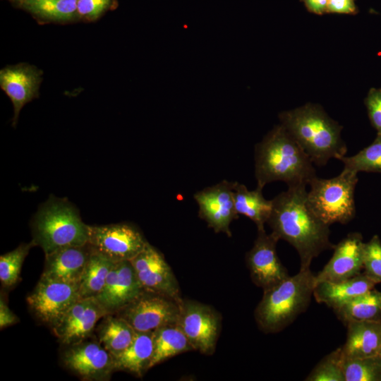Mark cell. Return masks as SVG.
Instances as JSON below:
<instances>
[{
	"mask_svg": "<svg viewBox=\"0 0 381 381\" xmlns=\"http://www.w3.org/2000/svg\"><path fill=\"white\" fill-rule=\"evenodd\" d=\"M345 358L341 348L326 355L310 371L306 381H344Z\"/></svg>",
	"mask_w": 381,
	"mask_h": 381,
	"instance_id": "1f68e13d",
	"label": "cell"
},
{
	"mask_svg": "<svg viewBox=\"0 0 381 381\" xmlns=\"http://www.w3.org/2000/svg\"><path fill=\"white\" fill-rule=\"evenodd\" d=\"M315 284V274L305 269L263 291L254 313L259 329L277 333L291 324L309 306Z\"/></svg>",
	"mask_w": 381,
	"mask_h": 381,
	"instance_id": "277c9868",
	"label": "cell"
},
{
	"mask_svg": "<svg viewBox=\"0 0 381 381\" xmlns=\"http://www.w3.org/2000/svg\"><path fill=\"white\" fill-rule=\"evenodd\" d=\"M111 0H77L78 13L87 18H97L110 5Z\"/></svg>",
	"mask_w": 381,
	"mask_h": 381,
	"instance_id": "e575fe53",
	"label": "cell"
},
{
	"mask_svg": "<svg viewBox=\"0 0 381 381\" xmlns=\"http://www.w3.org/2000/svg\"><path fill=\"white\" fill-rule=\"evenodd\" d=\"M254 156L257 186L262 188L277 181L308 186L317 176L310 157L281 124L255 145Z\"/></svg>",
	"mask_w": 381,
	"mask_h": 381,
	"instance_id": "7a4b0ae2",
	"label": "cell"
},
{
	"mask_svg": "<svg viewBox=\"0 0 381 381\" xmlns=\"http://www.w3.org/2000/svg\"><path fill=\"white\" fill-rule=\"evenodd\" d=\"M262 189L257 186L255 190H250L245 185L236 181L234 187V200L237 213L252 220L258 229H265L272 206V200H267L263 196Z\"/></svg>",
	"mask_w": 381,
	"mask_h": 381,
	"instance_id": "603a6c76",
	"label": "cell"
},
{
	"mask_svg": "<svg viewBox=\"0 0 381 381\" xmlns=\"http://www.w3.org/2000/svg\"><path fill=\"white\" fill-rule=\"evenodd\" d=\"M339 160L344 164V171L356 174L360 171L381 174V134H377L370 145L356 155L344 156Z\"/></svg>",
	"mask_w": 381,
	"mask_h": 381,
	"instance_id": "f1b7e54d",
	"label": "cell"
},
{
	"mask_svg": "<svg viewBox=\"0 0 381 381\" xmlns=\"http://www.w3.org/2000/svg\"><path fill=\"white\" fill-rule=\"evenodd\" d=\"M178 325L193 350L206 355L213 353L219 334L220 317L210 306L183 299Z\"/></svg>",
	"mask_w": 381,
	"mask_h": 381,
	"instance_id": "30bf717a",
	"label": "cell"
},
{
	"mask_svg": "<svg viewBox=\"0 0 381 381\" xmlns=\"http://www.w3.org/2000/svg\"><path fill=\"white\" fill-rule=\"evenodd\" d=\"M21 3L30 13L51 20H69L78 12L77 0H21Z\"/></svg>",
	"mask_w": 381,
	"mask_h": 381,
	"instance_id": "83f0119b",
	"label": "cell"
},
{
	"mask_svg": "<svg viewBox=\"0 0 381 381\" xmlns=\"http://www.w3.org/2000/svg\"><path fill=\"white\" fill-rule=\"evenodd\" d=\"M32 231V241L47 255L64 247L87 244L89 225L71 202L51 196L35 214Z\"/></svg>",
	"mask_w": 381,
	"mask_h": 381,
	"instance_id": "5b68a950",
	"label": "cell"
},
{
	"mask_svg": "<svg viewBox=\"0 0 381 381\" xmlns=\"http://www.w3.org/2000/svg\"><path fill=\"white\" fill-rule=\"evenodd\" d=\"M153 351V331L137 332L132 343L114 357L116 370L126 371L141 377L150 369Z\"/></svg>",
	"mask_w": 381,
	"mask_h": 381,
	"instance_id": "7402d4cb",
	"label": "cell"
},
{
	"mask_svg": "<svg viewBox=\"0 0 381 381\" xmlns=\"http://www.w3.org/2000/svg\"><path fill=\"white\" fill-rule=\"evenodd\" d=\"M235 181L223 180L219 183L207 187L194 195L200 219L216 233L222 232L231 236L230 224L238 218L234 200Z\"/></svg>",
	"mask_w": 381,
	"mask_h": 381,
	"instance_id": "5bb4252c",
	"label": "cell"
},
{
	"mask_svg": "<svg viewBox=\"0 0 381 381\" xmlns=\"http://www.w3.org/2000/svg\"><path fill=\"white\" fill-rule=\"evenodd\" d=\"M346 326V339L341 346L345 359L380 355L381 321H354Z\"/></svg>",
	"mask_w": 381,
	"mask_h": 381,
	"instance_id": "44dd1931",
	"label": "cell"
},
{
	"mask_svg": "<svg viewBox=\"0 0 381 381\" xmlns=\"http://www.w3.org/2000/svg\"><path fill=\"white\" fill-rule=\"evenodd\" d=\"M344 381H381V356L345 359Z\"/></svg>",
	"mask_w": 381,
	"mask_h": 381,
	"instance_id": "f546056e",
	"label": "cell"
},
{
	"mask_svg": "<svg viewBox=\"0 0 381 381\" xmlns=\"http://www.w3.org/2000/svg\"><path fill=\"white\" fill-rule=\"evenodd\" d=\"M107 314L95 297L80 298L52 330L63 345L71 346L92 337L97 322Z\"/></svg>",
	"mask_w": 381,
	"mask_h": 381,
	"instance_id": "9a60e30c",
	"label": "cell"
},
{
	"mask_svg": "<svg viewBox=\"0 0 381 381\" xmlns=\"http://www.w3.org/2000/svg\"><path fill=\"white\" fill-rule=\"evenodd\" d=\"M334 312L345 325L354 321H381V291L373 288Z\"/></svg>",
	"mask_w": 381,
	"mask_h": 381,
	"instance_id": "484cf974",
	"label": "cell"
},
{
	"mask_svg": "<svg viewBox=\"0 0 381 381\" xmlns=\"http://www.w3.org/2000/svg\"><path fill=\"white\" fill-rule=\"evenodd\" d=\"M35 243L32 240L0 257V281L2 286L11 287L19 280L21 267L30 250Z\"/></svg>",
	"mask_w": 381,
	"mask_h": 381,
	"instance_id": "4dcf8cb0",
	"label": "cell"
},
{
	"mask_svg": "<svg viewBox=\"0 0 381 381\" xmlns=\"http://www.w3.org/2000/svg\"><path fill=\"white\" fill-rule=\"evenodd\" d=\"M114 264V262L92 250L79 282L80 298L96 297L102 291Z\"/></svg>",
	"mask_w": 381,
	"mask_h": 381,
	"instance_id": "4316f807",
	"label": "cell"
},
{
	"mask_svg": "<svg viewBox=\"0 0 381 381\" xmlns=\"http://www.w3.org/2000/svg\"><path fill=\"white\" fill-rule=\"evenodd\" d=\"M358 174L342 170L331 179H313L307 190V202L314 214L330 226L346 224L356 215L354 193Z\"/></svg>",
	"mask_w": 381,
	"mask_h": 381,
	"instance_id": "8992f818",
	"label": "cell"
},
{
	"mask_svg": "<svg viewBox=\"0 0 381 381\" xmlns=\"http://www.w3.org/2000/svg\"><path fill=\"white\" fill-rule=\"evenodd\" d=\"M364 245L361 233L348 234L334 246L332 256L315 275L316 284L341 281L361 274L363 270Z\"/></svg>",
	"mask_w": 381,
	"mask_h": 381,
	"instance_id": "2e32d148",
	"label": "cell"
},
{
	"mask_svg": "<svg viewBox=\"0 0 381 381\" xmlns=\"http://www.w3.org/2000/svg\"><path fill=\"white\" fill-rule=\"evenodd\" d=\"M80 298L79 284L40 277L27 302L35 316L52 329Z\"/></svg>",
	"mask_w": 381,
	"mask_h": 381,
	"instance_id": "9c48e42d",
	"label": "cell"
},
{
	"mask_svg": "<svg viewBox=\"0 0 381 381\" xmlns=\"http://www.w3.org/2000/svg\"><path fill=\"white\" fill-rule=\"evenodd\" d=\"M40 81V72L28 65L19 64L1 70V87L13 105V126H16L23 107L37 97Z\"/></svg>",
	"mask_w": 381,
	"mask_h": 381,
	"instance_id": "d6986e66",
	"label": "cell"
},
{
	"mask_svg": "<svg viewBox=\"0 0 381 381\" xmlns=\"http://www.w3.org/2000/svg\"><path fill=\"white\" fill-rule=\"evenodd\" d=\"M91 253L87 243L83 246L64 247L45 255L41 278L79 284Z\"/></svg>",
	"mask_w": 381,
	"mask_h": 381,
	"instance_id": "ac0fdd59",
	"label": "cell"
},
{
	"mask_svg": "<svg viewBox=\"0 0 381 381\" xmlns=\"http://www.w3.org/2000/svg\"><path fill=\"white\" fill-rule=\"evenodd\" d=\"M375 283L364 272L337 282H322L315 284L313 297L334 310L373 289Z\"/></svg>",
	"mask_w": 381,
	"mask_h": 381,
	"instance_id": "ffe728a7",
	"label": "cell"
},
{
	"mask_svg": "<svg viewBox=\"0 0 381 381\" xmlns=\"http://www.w3.org/2000/svg\"><path fill=\"white\" fill-rule=\"evenodd\" d=\"M278 241L273 234H267L265 229H258L253 246L246 255L251 279L263 291L290 276L277 255Z\"/></svg>",
	"mask_w": 381,
	"mask_h": 381,
	"instance_id": "7c38bea8",
	"label": "cell"
},
{
	"mask_svg": "<svg viewBox=\"0 0 381 381\" xmlns=\"http://www.w3.org/2000/svg\"><path fill=\"white\" fill-rule=\"evenodd\" d=\"M306 186H288L272 199V211L267 222L272 234L296 249L300 270L310 269L315 258L335 246L329 239V226L318 218L308 205Z\"/></svg>",
	"mask_w": 381,
	"mask_h": 381,
	"instance_id": "6da1fadb",
	"label": "cell"
},
{
	"mask_svg": "<svg viewBox=\"0 0 381 381\" xmlns=\"http://www.w3.org/2000/svg\"><path fill=\"white\" fill-rule=\"evenodd\" d=\"M363 270V272L376 284L381 283V241L377 235H374L365 243Z\"/></svg>",
	"mask_w": 381,
	"mask_h": 381,
	"instance_id": "d6a6232c",
	"label": "cell"
},
{
	"mask_svg": "<svg viewBox=\"0 0 381 381\" xmlns=\"http://www.w3.org/2000/svg\"><path fill=\"white\" fill-rule=\"evenodd\" d=\"M380 356H381V351H380Z\"/></svg>",
	"mask_w": 381,
	"mask_h": 381,
	"instance_id": "f35d334b",
	"label": "cell"
},
{
	"mask_svg": "<svg viewBox=\"0 0 381 381\" xmlns=\"http://www.w3.org/2000/svg\"><path fill=\"white\" fill-rule=\"evenodd\" d=\"M181 302L144 291L114 314L124 319L136 332H150L163 326L178 324Z\"/></svg>",
	"mask_w": 381,
	"mask_h": 381,
	"instance_id": "52a82bcc",
	"label": "cell"
},
{
	"mask_svg": "<svg viewBox=\"0 0 381 381\" xmlns=\"http://www.w3.org/2000/svg\"><path fill=\"white\" fill-rule=\"evenodd\" d=\"M136 332L129 323L116 314L105 315L96 329L97 340L114 358L132 343Z\"/></svg>",
	"mask_w": 381,
	"mask_h": 381,
	"instance_id": "cb8c5ba5",
	"label": "cell"
},
{
	"mask_svg": "<svg viewBox=\"0 0 381 381\" xmlns=\"http://www.w3.org/2000/svg\"><path fill=\"white\" fill-rule=\"evenodd\" d=\"M368 117L377 134H381V88L372 87L365 99Z\"/></svg>",
	"mask_w": 381,
	"mask_h": 381,
	"instance_id": "836d02e7",
	"label": "cell"
},
{
	"mask_svg": "<svg viewBox=\"0 0 381 381\" xmlns=\"http://www.w3.org/2000/svg\"><path fill=\"white\" fill-rule=\"evenodd\" d=\"M144 291L130 260L114 262L104 286L95 297L109 314H114Z\"/></svg>",
	"mask_w": 381,
	"mask_h": 381,
	"instance_id": "e0dca14e",
	"label": "cell"
},
{
	"mask_svg": "<svg viewBox=\"0 0 381 381\" xmlns=\"http://www.w3.org/2000/svg\"><path fill=\"white\" fill-rule=\"evenodd\" d=\"M90 338L68 346L62 362L83 380H109L116 371L114 358L98 340Z\"/></svg>",
	"mask_w": 381,
	"mask_h": 381,
	"instance_id": "8fae6325",
	"label": "cell"
},
{
	"mask_svg": "<svg viewBox=\"0 0 381 381\" xmlns=\"http://www.w3.org/2000/svg\"><path fill=\"white\" fill-rule=\"evenodd\" d=\"M327 10L338 13H353L356 6L353 0H328Z\"/></svg>",
	"mask_w": 381,
	"mask_h": 381,
	"instance_id": "d590c367",
	"label": "cell"
},
{
	"mask_svg": "<svg viewBox=\"0 0 381 381\" xmlns=\"http://www.w3.org/2000/svg\"><path fill=\"white\" fill-rule=\"evenodd\" d=\"M153 334L154 351L150 368L176 355L193 350L178 324L161 327Z\"/></svg>",
	"mask_w": 381,
	"mask_h": 381,
	"instance_id": "d4e9b609",
	"label": "cell"
},
{
	"mask_svg": "<svg viewBox=\"0 0 381 381\" xmlns=\"http://www.w3.org/2000/svg\"><path fill=\"white\" fill-rule=\"evenodd\" d=\"M308 9L317 14H322L327 10L328 0H304Z\"/></svg>",
	"mask_w": 381,
	"mask_h": 381,
	"instance_id": "74e56055",
	"label": "cell"
},
{
	"mask_svg": "<svg viewBox=\"0 0 381 381\" xmlns=\"http://www.w3.org/2000/svg\"><path fill=\"white\" fill-rule=\"evenodd\" d=\"M91 249L116 262L131 260L147 244L141 231L128 223L89 226Z\"/></svg>",
	"mask_w": 381,
	"mask_h": 381,
	"instance_id": "ba28073f",
	"label": "cell"
},
{
	"mask_svg": "<svg viewBox=\"0 0 381 381\" xmlns=\"http://www.w3.org/2000/svg\"><path fill=\"white\" fill-rule=\"evenodd\" d=\"M280 124L300 145L313 163L322 167L329 159L346 156L342 126L318 104L308 103L279 114Z\"/></svg>",
	"mask_w": 381,
	"mask_h": 381,
	"instance_id": "3957f363",
	"label": "cell"
},
{
	"mask_svg": "<svg viewBox=\"0 0 381 381\" xmlns=\"http://www.w3.org/2000/svg\"><path fill=\"white\" fill-rule=\"evenodd\" d=\"M144 291L162 294L182 301L174 274L162 253L147 243L130 260Z\"/></svg>",
	"mask_w": 381,
	"mask_h": 381,
	"instance_id": "4fadbf2b",
	"label": "cell"
},
{
	"mask_svg": "<svg viewBox=\"0 0 381 381\" xmlns=\"http://www.w3.org/2000/svg\"><path fill=\"white\" fill-rule=\"evenodd\" d=\"M18 318L9 309L4 298L1 295L0 299V327L5 328L18 322Z\"/></svg>",
	"mask_w": 381,
	"mask_h": 381,
	"instance_id": "8d00e7d4",
	"label": "cell"
}]
</instances>
